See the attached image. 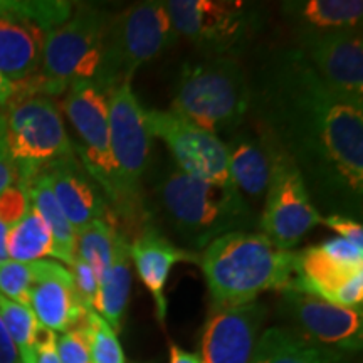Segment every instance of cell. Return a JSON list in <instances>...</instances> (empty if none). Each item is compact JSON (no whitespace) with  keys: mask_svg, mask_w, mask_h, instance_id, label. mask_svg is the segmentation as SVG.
<instances>
[{"mask_svg":"<svg viewBox=\"0 0 363 363\" xmlns=\"http://www.w3.org/2000/svg\"><path fill=\"white\" fill-rule=\"evenodd\" d=\"M278 99L283 123L303 152L360 195L363 187V104L337 96L301 54L289 59Z\"/></svg>","mask_w":363,"mask_h":363,"instance_id":"6da1fadb","label":"cell"},{"mask_svg":"<svg viewBox=\"0 0 363 363\" xmlns=\"http://www.w3.org/2000/svg\"><path fill=\"white\" fill-rule=\"evenodd\" d=\"M296 261L298 252L276 247L266 235L238 230L212 239L199 264L214 308H234L291 288Z\"/></svg>","mask_w":363,"mask_h":363,"instance_id":"7a4b0ae2","label":"cell"},{"mask_svg":"<svg viewBox=\"0 0 363 363\" xmlns=\"http://www.w3.org/2000/svg\"><path fill=\"white\" fill-rule=\"evenodd\" d=\"M249 106V88L238 61L216 56L184 67L172 111L216 133L240 123Z\"/></svg>","mask_w":363,"mask_h":363,"instance_id":"3957f363","label":"cell"},{"mask_svg":"<svg viewBox=\"0 0 363 363\" xmlns=\"http://www.w3.org/2000/svg\"><path fill=\"white\" fill-rule=\"evenodd\" d=\"M165 2H142L113 17L104 43V56L93 83L110 94L120 84L131 81L145 62L160 56L174 43Z\"/></svg>","mask_w":363,"mask_h":363,"instance_id":"277c9868","label":"cell"},{"mask_svg":"<svg viewBox=\"0 0 363 363\" xmlns=\"http://www.w3.org/2000/svg\"><path fill=\"white\" fill-rule=\"evenodd\" d=\"M7 106L6 142L19 175V187L51 163L74 157L61 113L51 98L30 96Z\"/></svg>","mask_w":363,"mask_h":363,"instance_id":"5b68a950","label":"cell"},{"mask_svg":"<svg viewBox=\"0 0 363 363\" xmlns=\"http://www.w3.org/2000/svg\"><path fill=\"white\" fill-rule=\"evenodd\" d=\"M111 21L106 11L88 4L72 9L69 19L45 35L40 76L61 91L74 81H93Z\"/></svg>","mask_w":363,"mask_h":363,"instance_id":"8992f818","label":"cell"},{"mask_svg":"<svg viewBox=\"0 0 363 363\" xmlns=\"http://www.w3.org/2000/svg\"><path fill=\"white\" fill-rule=\"evenodd\" d=\"M160 197L172 224L199 244L238 224L244 208L235 189L217 187L184 172H174L163 182Z\"/></svg>","mask_w":363,"mask_h":363,"instance_id":"52a82bcc","label":"cell"},{"mask_svg":"<svg viewBox=\"0 0 363 363\" xmlns=\"http://www.w3.org/2000/svg\"><path fill=\"white\" fill-rule=\"evenodd\" d=\"M108 116L111 155L116 165L113 201L128 207L138 195L153 138L145 120V110L131 89V81L120 84L108 94Z\"/></svg>","mask_w":363,"mask_h":363,"instance_id":"ba28073f","label":"cell"},{"mask_svg":"<svg viewBox=\"0 0 363 363\" xmlns=\"http://www.w3.org/2000/svg\"><path fill=\"white\" fill-rule=\"evenodd\" d=\"M321 222V216L310 201L301 172L288 155L272 157L269 184L266 189L261 227L276 247L296 246L303 235Z\"/></svg>","mask_w":363,"mask_h":363,"instance_id":"9c48e42d","label":"cell"},{"mask_svg":"<svg viewBox=\"0 0 363 363\" xmlns=\"http://www.w3.org/2000/svg\"><path fill=\"white\" fill-rule=\"evenodd\" d=\"M145 120L150 135L169 147L180 172L217 187L234 189L229 177V150L216 133L190 123L172 110H148Z\"/></svg>","mask_w":363,"mask_h":363,"instance_id":"30bf717a","label":"cell"},{"mask_svg":"<svg viewBox=\"0 0 363 363\" xmlns=\"http://www.w3.org/2000/svg\"><path fill=\"white\" fill-rule=\"evenodd\" d=\"M66 91L62 108L83 142V167L115 199L116 165L110 145L108 94L93 81H74Z\"/></svg>","mask_w":363,"mask_h":363,"instance_id":"8fae6325","label":"cell"},{"mask_svg":"<svg viewBox=\"0 0 363 363\" xmlns=\"http://www.w3.org/2000/svg\"><path fill=\"white\" fill-rule=\"evenodd\" d=\"M301 57L326 88L352 103L363 96V43L360 29L303 30Z\"/></svg>","mask_w":363,"mask_h":363,"instance_id":"7c38bea8","label":"cell"},{"mask_svg":"<svg viewBox=\"0 0 363 363\" xmlns=\"http://www.w3.org/2000/svg\"><path fill=\"white\" fill-rule=\"evenodd\" d=\"M284 303L299 333L321 347L337 352H355L362 348V310L343 308L313 294L286 289Z\"/></svg>","mask_w":363,"mask_h":363,"instance_id":"4fadbf2b","label":"cell"},{"mask_svg":"<svg viewBox=\"0 0 363 363\" xmlns=\"http://www.w3.org/2000/svg\"><path fill=\"white\" fill-rule=\"evenodd\" d=\"M266 320V308L252 301L214 308L202 333V363H249Z\"/></svg>","mask_w":363,"mask_h":363,"instance_id":"5bb4252c","label":"cell"},{"mask_svg":"<svg viewBox=\"0 0 363 363\" xmlns=\"http://www.w3.org/2000/svg\"><path fill=\"white\" fill-rule=\"evenodd\" d=\"M165 4L175 34L219 51L238 40L246 22L239 2L170 0Z\"/></svg>","mask_w":363,"mask_h":363,"instance_id":"9a60e30c","label":"cell"},{"mask_svg":"<svg viewBox=\"0 0 363 363\" xmlns=\"http://www.w3.org/2000/svg\"><path fill=\"white\" fill-rule=\"evenodd\" d=\"M34 264L30 310L39 325L54 333L78 328L89 310H86L76 296L69 269L52 261H34Z\"/></svg>","mask_w":363,"mask_h":363,"instance_id":"2e32d148","label":"cell"},{"mask_svg":"<svg viewBox=\"0 0 363 363\" xmlns=\"http://www.w3.org/2000/svg\"><path fill=\"white\" fill-rule=\"evenodd\" d=\"M40 172L48 179L62 214L74 227L76 233L91 222L103 219V199L99 197L96 187L89 180L88 172L76 160V157L54 162Z\"/></svg>","mask_w":363,"mask_h":363,"instance_id":"e0dca14e","label":"cell"},{"mask_svg":"<svg viewBox=\"0 0 363 363\" xmlns=\"http://www.w3.org/2000/svg\"><path fill=\"white\" fill-rule=\"evenodd\" d=\"M130 257L133 259L140 279L152 294L155 301L158 320H165L167 301L165 286L170 271L177 262L199 261L195 254L184 251L172 244L165 235H162L155 227H147L130 246Z\"/></svg>","mask_w":363,"mask_h":363,"instance_id":"ac0fdd59","label":"cell"},{"mask_svg":"<svg viewBox=\"0 0 363 363\" xmlns=\"http://www.w3.org/2000/svg\"><path fill=\"white\" fill-rule=\"evenodd\" d=\"M45 35L30 22L0 19V74L12 84L38 74Z\"/></svg>","mask_w":363,"mask_h":363,"instance_id":"d6986e66","label":"cell"},{"mask_svg":"<svg viewBox=\"0 0 363 363\" xmlns=\"http://www.w3.org/2000/svg\"><path fill=\"white\" fill-rule=\"evenodd\" d=\"M249 363H345L343 353L321 347L299 331L272 326L257 338Z\"/></svg>","mask_w":363,"mask_h":363,"instance_id":"ffe728a7","label":"cell"},{"mask_svg":"<svg viewBox=\"0 0 363 363\" xmlns=\"http://www.w3.org/2000/svg\"><path fill=\"white\" fill-rule=\"evenodd\" d=\"M130 288V244L120 235L116 240L115 257L98 283V293L93 306V310L111 326L115 333L120 330L121 320H123Z\"/></svg>","mask_w":363,"mask_h":363,"instance_id":"44dd1931","label":"cell"},{"mask_svg":"<svg viewBox=\"0 0 363 363\" xmlns=\"http://www.w3.org/2000/svg\"><path fill=\"white\" fill-rule=\"evenodd\" d=\"M22 189L27 192L29 203H33V207L51 229L54 240L52 257L71 266V262L74 261L76 251V230L66 219V216L62 214L45 175L39 172Z\"/></svg>","mask_w":363,"mask_h":363,"instance_id":"7402d4cb","label":"cell"},{"mask_svg":"<svg viewBox=\"0 0 363 363\" xmlns=\"http://www.w3.org/2000/svg\"><path fill=\"white\" fill-rule=\"evenodd\" d=\"M284 9L305 27L303 30L316 33L357 29L363 16L362 0H305L286 4Z\"/></svg>","mask_w":363,"mask_h":363,"instance_id":"603a6c76","label":"cell"},{"mask_svg":"<svg viewBox=\"0 0 363 363\" xmlns=\"http://www.w3.org/2000/svg\"><path fill=\"white\" fill-rule=\"evenodd\" d=\"M229 150V177L235 190H242L251 197L266 192L271 177L272 158L259 142L240 140Z\"/></svg>","mask_w":363,"mask_h":363,"instance_id":"cb8c5ba5","label":"cell"},{"mask_svg":"<svg viewBox=\"0 0 363 363\" xmlns=\"http://www.w3.org/2000/svg\"><path fill=\"white\" fill-rule=\"evenodd\" d=\"M7 252L9 259L17 262L44 261L54 254L51 229L33 206L21 220L9 227Z\"/></svg>","mask_w":363,"mask_h":363,"instance_id":"d4e9b609","label":"cell"},{"mask_svg":"<svg viewBox=\"0 0 363 363\" xmlns=\"http://www.w3.org/2000/svg\"><path fill=\"white\" fill-rule=\"evenodd\" d=\"M118 238L120 235L116 234L115 227L104 219L91 222L89 225L76 233L74 257L91 266L98 283L115 257Z\"/></svg>","mask_w":363,"mask_h":363,"instance_id":"484cf974","label":"cell"},{"mask_svg":"<svg viewBox=\"0 0 363 363\" xmlns=\"http://www.w3.org/2000/svg\"><path fill=\"white\" fill-rule=\"evenodd\" d=\"M72 9L65 0H0V19L30 22L49 34L69 19Z\"/></svg>","mask_w":363,"mask_h":363,"instance_id":"4316f807","label":"cell"},{"mask_svg":"<svg viewBox=\"0 0 363 363\" xmlns=\"http://www.w3.org/2000/svg\"><path fill=\"white\" fill-rule=\"evenodd\" d=\"M0 316L19 352L22 363H35V333L39 321L30 308L13 303L0 294Z\"/></svg>","mask_w":363,"mask_h":363,"instance_id":"83f0119b","label":"cell"},{"mask_svg":"<svg viewBox=\"0 0 363 363\" xmlns=\"http://www.w3.org/2000/svg\"><path fill=\"white\" fill-rule=\"evenodd\" d=\"M91 363H125V353L118 335L96 311L88 313Z\"/></svg>","mask_w":363,"mask_h":363,"instance_id":"f1b7e54d","label":"cell"},{"mask_svg":"<svg viewBox=\"0 0 363 363\" xmlns=\"http://www.w3.org/2000/svg\"><path fill=\"white\" fill-rule=\"evenodd\" d=\"M34 262H17L9 259L0 264V294L30 308V288L34 283Z\"/></svg>","mask_w":363,"mask_h":363,"instance_id":"f546056e","label":"cell"},{"mask_svg":"<svg viewBox=\"0 0 363 363\" xmlns=\"http://www.w3.org/2000/svg\"><path fill=\"white\" fill-rule=\"evenodd\" d=\"M56 352L61 363H91L88 315L78 328L66 331L61 338H57Z\"/></svg>","mask_w":363,"mask_h":363,"instance_id":"4dcf8cb0","label":"cell"},{"mask_svg":"<svg viewBox=\"0 0 363 363\" xmlns=\"http://www.w3.org/2000/svg\"><path fill=\"white\" fill-rule=\"evenodd\" d=\"M71 276H72V284H74L76 296L81 301L86 310H93L94 299H96L98 293V278L94 274V271L91 269L89 264H86L84 261L74 257V261L71 262Z\"/></svg>","mask_w":363,"mask_h":363,"instance_id":"1f68e13d","label":"cell"},{"mask_svg":"<svg viewBox=\"0 0 363 363\" xmlns=\"http://www.w3.org/2000/svg\"><path fill=\"white\" fill-rule=\"evenodd\" d=\"M29 207L30 203L26 190L19 185H12L0 194V222L7 227L13 225L24 217Z\"/></svg>","mask_w":363,"mask_h":363,"instance_id":"d6a6232c","label":"cell"},{"mask_svg":"<svg viewBox=\"0 0 363 363\" xmlns=\"http://www.w3.org/2000/svg\"><path fill=\"white\" fill-rule=\"evenodd\" d=\"M321 247L330 254L331 257L352 267H363V249L353 246L352 242L342 238H335L321 244Z\"/></svg>","mask_w":363,"mask_h":363,"instance_id":"836d02e7","label":"cell"},{"mask_svg":"<svg viewBox=\"0 0 363 363\" xmlns=\"http://www.w3.org/2000/svg\"><path fill=\"white\" fill-rule=\"evenodd\" d=\"M321 222L331 230H335L340 238L352 242L353 246L363 249V227L353 219L342 216H330L326 219H321Z\"/></svg>","mask_w":363,"mask_h":363,"instance_id":"e575fe53","label":"cell"},{"mask_svg":"<svg viewBox=\"0 0 363 363\" xmlns=\"http://www.w3.org/2000/svg\"><path fill=\"white\" fill-rule=\"evenodd\" d=\"M17 180H19V175H17V169L7 150L6 121H4V115L0 113V194L12 187V185H17Z\"/></svg>","mask_w":363,"mask_h":363,"instance_id":"d590c367","label":"cell"},{"mask_svg":"<svg viewBox=\"0 0 363 363\" xmlns=\"http://www.w3.org/2000/svg\"><path fill=\"white\" fill-rule=\"evenodd\" d=\"M56 333L39 325L35 333V363H61L56 352Z\"/></svg>","mask_w":363,"mask_h":363,"instance_id":"8d00e7d4","label":"cell"},{"mask_svg":"<svg viewBox=\"0 0 363 363\" xmlns=\"http://www.w3.org/2000/svg\"><path fill=\"white\" fill-rule=\"evenodd\" d=\"M0 363H19V353L0 316Z\"/></svg>","mask_w":363,"mask_h":363,"instance_id":"74e56055","label":"cell"},{"mask_svg":"<svg viewBox=\"0 0 363 363\" xmlns=\"http://www.w3.org/2000/svg\"><path fill=\"white\" fill-rule=\"evenodd\" d=\"M170 363H202L201 357H197L195 353L182 350L177 345L170 347Z\"/></svg>","mask_w":363,"mask_h":363,"instance_id":"f35d334b","label":"cell"},{"mask_svg":"<svg viewBox=\"0 0 363 363\" xmlns=\"http://www.w3.org/2000/svg\"><path fill=\"white\" fill-rule=\"evenodd\" d=\"M13 96V84L0 74V108L7 106Z\"/></svg>","mask_w":363,"mask_h":363,"instance_id":"ab89813d","label":"cell"},{"mask_svg":"<svg viewBox=\"0 0 363 363\" xmlns=\"http://www.w3.org/2000/svg\"><path fill=\"white\" fill-rule=\"evenodd\" d=\"M7 233H9V227L4 224V222H0V264H2V262L9 261Z\"/></svg>","mask_w":363,"mask_h":363,"instance_id":"60d3db41","label":"cell"}]
</instances>
